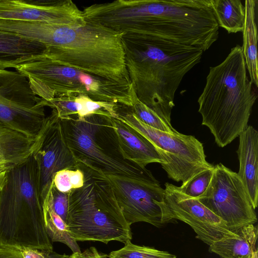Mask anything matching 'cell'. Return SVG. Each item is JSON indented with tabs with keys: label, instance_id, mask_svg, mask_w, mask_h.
<instances>
[{
	"label": "cell",
	"instance_id": "cell-1",
	"mask_svg": "<svg viewBox=\"0 0 258 258\" xmlns=\"http://www.w3.org/2000/svg\"><path fill=\"white\" fill-rule=\"evenodd\" d=\"M99 19L125 38L155 37L203 51L219 35L209 0H116L101 5Z\"/></svg>",
	"mask_w": 258,
	"mask_h": 258
},
{
	"label": "cell",
	"instance_id": "cell-2",
	"mask_svg": "<svg viewBox=\"0 0 258 258\" xmlns=\"http://www.w3.org/2000/svg\"><path fill=\"white\" fill-rule=\"evenodd\" d=\"M86 21L67 25L37 21H9L7 30L44 44L46 58L93 75L131 83L122 42L123 34Z\"/></svg>",
	"mask_w": 258,
	"mask_h": 258
},
{
	"label": "cell",
	"instance_id": "cell-3",
	"mask_svg": "<svg viewBox=\"0 0 258 258\" xmlns=\"http://www.w3.org/2000/svg\"><path fill=\"white\" fill-rule=\"evenodd\" d=\"M126 70L138 99L169 124L175 92L201 59L200 48L155 37H122Z\"/></svg>",
	"mask_w": 258,
	"mask_h": 258
},
{
	"label": "cell",
	"instance_id": "cell-4",
	"mask_svg": "<svg viewBox=\"0 0 258 258\" xmlns=\"http://www.w3.org/2000/svg\"><path fill=\"white\" fill-rule=\"evenodd\" d=\"M252 85L239 44L221 63L210 68L198 100V111L202 124L210 130L219 147L230 144L248 125L257 98Z\"/></svg>",
	"mask_w": 258,
	"mask_h": 258
},
{
	"label": "cell",
	"instance_id": "cell-5",
	"mask_svg": "<svg viewBox=\"0 0 258 258\" xmlns=\"http://www.w3.org/2000/svg\"><path fill=\"white\" fill-rule=\"evenodd\" d=\"M0 246L53 251L44 225L39 171L32 155L6 171L0 190Z\"/></svg>",
	"mask_w": 258,
	"mask_h": 258
},
{
	"label": "cell",
	"instance_id": "cell-6",
	"mask_svg": "<svg viewBox=\"0 0 258 258\" xmlns=\"http://www.w3.org/2000/svg\"><path fill=\"white\" fill-rule=\"evenodd\" d=\"M84 183L69 194L67 229L77 241H111L125 243L132 239L131 226L125 220L112 186L100 170L77 161Z\"/></svg>",
	"mask_w": 258,
	"mask_h": 258
},
{
	"label": "cell",
	"instance_id": "cell-7",
	"mask_svg": "<svg viewBox=\"0 0 258 258\" xmlns=\"http://www.w3.org/2000/svg\"><path fill=\"white\" fill-rule=\"evenodd\" d=\"M60 121L66 141L76 161L105 174L138 179L154 177L146 167L124 158L111 117L96 114L83 118L73 115Z\"/></svg>",
	"mask_w": 258,
	"mask_h": 258
},
{
	"label": "cell",
	"instance_id": "cell-8",
	"mask_svg": "<svg viewBox=\"0 0 258 258\" xmlns=\"http://www.w3.org/2000/svg\"><path fill=\"white\" fill-rule=\"evenodd\" d=\"M16 70L26 77L35 94L44 100L83 94L96 101L131 107L135 95L131 83L93 75L45 57L19 66Z\"/></svg>",
	"mask_w": 258,
	"mask_h": 258
},
{
	"label": "cell",
	"instance_id": "cell-9",
	"mask_svg": "<svg viewBox=\"0 0 258 258\" xmlns=\"http://www.w3.org/2000/svg\"><path fill=\"white\" fill-rule=\"evenodd\" d=\"M116 112L117 118L152 143L163 161L162 168L171 179L184 183L198 173L213 168L206 160L203 144L194 136L150 127L140 121L130 106L118 104Z\"/></svg>",
	"mask_w": 258,
	"mask_h": 258
},
{
	"label": "cell",
	"instance_id": "cell-10",
	"mask_svg": "<svg viewBox=\"0 0 258 258\" xmlns=\"http://www.w3.org/2000/svg\"><path fill=\"white\" fill-rule=\"evenodd\" d=\"M45 108L26 77L0 69V125L35 138L47 116Z\"/></svg>",
	"mask_w": 258,
	"mask_h": 258
},
{
	"label": "cell",
	"instance_id": "cell-11",
	"mask_svg": "<svg viewBox=\"0 0 258 258\" xmlns=\"http://www.w3.org/2000/svg\"><path fill=\"white\" fill-rule=\"evenodd\" d=\"M197 199L235 234L257 222L255 210L237 173L221 163L214 166L211 181Z\"/></svg>",
	"mask_w": 258,
	"mask_h": 258
},
{
	"label": "cell",
	"instance_id": "cell-12",
	"mask_svg": "<svg viewBox=\"0 0 258 258\" xmlns=\"http://www.w3.org/2000/svg\"><path fill=\"white\" fill-rule=\"evenodd\" d=\"M105 175L112 186L118 205L130 226L139 222H147L156 227L165 224L163 210L159 205L163 201L165 191L155 177L138 179Z\"/></svg>",
	"mask_w": 258,
	"mask_h": 258
},
{
	"label": "cell",
	"instance_id": "cell-13",
	"mask_svg": "<svg viewBox=\"0 0 258 258\" xmlns=\"http://www.w3.org/2000/svg\"><path fill=\"white\" fill-rule=\"evenodd\" d=\"M162 207L165 224L177 219L188 224L195 231L197 238L209 246L227 237H236L225 223L197 199L183 194L179 186L165 183Z\"/></svg>",
	"mask_w": 258,
	"mask_h": 258
},
{
	"label": "cell",
	"instance_id": "cell-14",
	"mask_svg": "<svg viewBox=\"0 0 258 258\" xmlns=\"http://www.w3.org/2000/svg\"><path fill=\"white\" fill-rule=\"evenodd\" d=\"M32 155L38 165L43 201L50 191L56 172L77 169V161L67 144L60 119L55 110L46 116L36 138Z\"/></svg>",
	"mask_w": 258,
	"mask_h": 258
},
{
	"label": "cell",
	"instance_id": "cell-15",
	"mask_svg": "<svg viewBox=\"0 0 258 258\" xmlns=\"http://www.w3.org/2000/svg\"><path fill=\"white\" fill-rule=\"evenodd\" d=\"M0 20L81 25L86 23L71 0H0Z\"/></svg>",
	"mask_w": 258,
	"mask_h": 258
},
{
	"label": "cell",
	"instance_id": "cell-16",
	"mask_svg": "<svg viewBox=\"0 0 258 258\" xmlns=\"http://www.w3.org/2000/svg\"><path fill=\"white\" fill-rule=\"evenodd\" d=\"M238 137L237 153L239 169L237 174L255 210L258 202V132L252 126L248 125Z\"/></svg>",
	"mask_w": 258,
	"mask_h": 258
},
{
	"label": "cell",
	"instance_id": "cell-17",
	"mask_svg": "<svg viewBox=\"0 0 258 258\" xmlns=\"http://www.w3.org/2000/svg\"><path fill=\"white\" fill-rule=\"evenodd\" d=\"M119 145L125 160L143 168L163 161L152 143L134 128L117 118L111 117Z\"/></svg>",
	"mask_w": 258,
	"mask_h": 258
},
{
	"label": "cell",
	"instance_id": "cell-18",
	"mask_svg": "<svg viewBox=\"0 0 258 258\" xmlns=\"http://www.w3.org/2000/svg\"><path fill=\"white\" fill-rule=\"evenodd\" d=\"M41 43L0 30V69L14 68L46 56Z\"/></svg>",
	"mask_w": 258,
	"mask_h": 258
},
{
	"label": "cell",
	"instance_id": "cell-19",
	"mask_svg": "<svg viewBox=\"0 0 258 258\" xmlns=\"http://www.w3.org/2000/svg\"><path fill=\"white\" fill-rule=\"evenodd\" d=\"M43 101L44 106L55 110L60 119L73 115L83 118L94 114L117 117L116 107L118 103L96 101L86 95L61 96Z\"/></svg>",
	"mask_w": 258,
	"mask_h": 258
},
{
	"label": "cell",
	"instance_id": "cell-20",
	"mask_svg": "<svg viewBox=\"0 0 258 258\" xmlns=\"http://www.w3.org/2000/svg\"><path fill=\"white\" fill-rule=\"evenodd\" d=\"M36 138L0 125V163L12 166L26 161L32 154Z\"/></svg>",
	"mask_w": 258,
	"mask_h": 258
},
{
	"label": "cell",
	"instance_id": "cell-21",
	"mask_svg": "<svg viewBox=\"0 0 258 258\" xmlns=\"http://www.w3.org/2000/svg\"><path fill=\"white\" fill-rule=\"evenodd\" d=\"M257 0L245 1V17L243 33L242 51L250 81L258 87V59L256 25Z\"/></svg>",
	"mask_w": 258,
	"mask_h": 258
},
{
	"label": "cell",
	"instance_id": "cell-22",
	"mask_svg": "<svg viewBox=\"0 0 258 258\" xmlns=\"http://www.w3.org/2000/svg\"><path fill=\"white\" fill-rule=\"evenodd\" d=\"M238 236L221 239L210 245L209 251L223 258H250L256 250L257 227L250 224L241 228Z\"/></svg>",
	"mask_w": 258,
	"mask_h": 258
},
{
	"label": "cell",
	"instance_id": "cell-23",
	"mask_svg": "<svg viewBox=\"0 0 258 258\" xmlns=\"http://www.w3.org/2000/svg\"><path fill=\"white\" fill-rule=\"evenodd\" d=\"M219 25L229 33L243 31L245 7L240 0H209Z\"/></svg>",
	"mask_w": 258,
	"mask_h": 258
},
{
	"label": "cell",
	"instance_id": "cell-24",
	"mask_svg": "<svg viewBox=\"0 0 258 258\" xmlns=\"http://www.w3.org/2000/svg\"><path fill=\"white\" fill-rule=\"evenodd\" d=\"M43 211L45 228L51 241L64 243L73 253L81 252L77 241L69 232L66 222L53 210L49 192L43 201Z\"/></svg>",
	"mask_w": 258,
	"mask_h": 258
},
{
	"label": "cell",
	"instance_id": "cell-25",
	"mask_svg": "<svg viewBox=\"0 0 258 258\" xmlns=\"http://www.w3.org/2000/svg\"><path fill=\"white\" fill-rule=\"evenodd\" d=\"M108 255L109 258H176L167 251L134 244L130 240L124 243L122 248L112 251Z\"/></svg>",
	"mask_w": 258,
	"mask_h": 258
},
{
	"label": "cell",
	"instance_id": "cell-26",
	"mask_svg": "<svg viewBox=\"0 0 258 258\" xmlns=\"http://www.w3.org/2000/svg\"><path fill=\"white\" fill-rule=\"evenodd\" d=\"M131 107L136 117L147 125L168 133L176 131L172 125L169 124L154 111L141 102L136 94Z\"/></svg>",
	"mask_w": 258,
	"mask_h": 258
},
{
	"label": "cell",
	"instance_id": "cell-27",
	"mask_svg": "<svg viewBox=\"0 0 258 258\" xmlns=\"http://www.w3.org/2000/svg\"><path fill=\"white\" fill-rule=\"evenodd\" d=\"M84 183V173L79 168L75 170H60L55 174L53 179L55 188L62 192H69L73 189L80 188Z\"/></svg>",
	"mask_w": 258,
	"mask_h": 258
},
{
	"label": "cell",
	"instance_id": "cell-28",
	"mask_svg": "<svg viewBox=\"0 0 258 258\" xmlns=\"http://www.w3.org/2000/svg\"><path fill=\"white\" fill-rule=\"evenodd\" d=\"M214 167V166H213ZM213 168L204 170L179 186L184 194L197 199L207 188L212 177Z\"/></svg>",
	"mask_w": 258,
	"mask_h": 258
},
{
	"label": "cell",
	"instance_id": "cell-29",
	"mask_svg": "<svg viewBox=\"0 0 258 258\" xmlns=\"http://www.w3.org/2000/svg\"><path fill=\"white\" fill-rule=\"evenodd\" d=\"M69 194L70 192H62L59 191L55 188L53 183L49 191L53 210L66 223L68 216Z\"/></svg>",
	"mask_w": 258,
	"mask_h": 258
},
{
	"label": "cell",
	"instance_id": "cell-30",
	"mask_svg": "<svg viewBox=\"0 0 258 258\" xmlns=\"http://www.w3.org/2000/svg\"><path fill=\"white\" fill-rule=\"evenodd\" d=\"M71 258H109L108 255L99 251L95 247H90L83 252L73 253Z\"/></svg>",
	"mask_w": 258,
	"mask_h": 258
},
{
	"label": "cell",
	"instance_id": "cell-31",
	"mask_svg": "<svg viewBox=\"0 0 258 258\" xmlns=\"http://www.w3.org/2000/svg\"><path fill=\"white\" fill-rule=\"evenodd\" d=\"M23 258H48L51 251L27 248L20 250Z\"/></svg>",
	"mask_w": 258,
	"mask_h": 258
},
{
	"label": "cell",
	"instance_id": "cell-32",
	"mask_svg": "<svg viewBox=\"0 0 258 258\" xmlns=\"http://www.w3.org/2000/svg\"><path fill=\"white\" fill-rule=\"evenodd\" d=\"M0 258H23L20 250L0 246Z\"/></svg>",
	"mask_w": 258,
	"mask_h": 258
},
{
	"label": "cell",
	"instance_id": "cell-33",
	"mask_svg": "<svg viewBox=\"0 0 258 258\" xmlns=\"http://www.w3.org/2000/svg\"><path fill=\"white\" fill-rule=\"evenodd\" d=\"M48 258H71L70 255L60 254L53 251L49 253Z\"/></svg>",
	"mask_w": 258,
	"mask_h": 258
},
{
	"label": "cell",
	"instance_id": "cell-34",
	"mask_svg": "<svg viewBox=\"0 0 258 258\" xmlns=\"http://www.w3.org/2000/svg\"><path fill=\"white\" fill-rule=\"evenodd\" d=\"M6 171L7 170H5V172H4V173H3L0 176V190L5 181Z\"/></svg>",
	"mask_w": 258,
	"mask_h": 258
},
{
	"label": "cell",
	"instance_id": "cell-35",
	"mask_svg": "<svg viewBox=\"0 0 258 258\" xmlns=\"http://www.w3.org/2000/svg\"><path fill=\"white\" fill-rule=\"evenodd\" d=\"M250 258H257V249L256 250H255L254 252H253V253Z\"/></svg>",
	"mask_w": 258,
	"mask_h": 258
},
{
	"label": "cell",
	"instance_id": "cell-36",
	"mask_svg": "<svg viewBox=\"0 0 258 258\" xmlns=\"http://www.w3.org/2000/svg\"><path fill=\"white\" fill-rule=\"evenodd\" d=\"M12 166H9V165H6L5 164L0 163V168H1V167L9 168V167H11Z\"/></svg>",
	"mask_w": 258,
	"mask_h": 258
}]
</instances>
